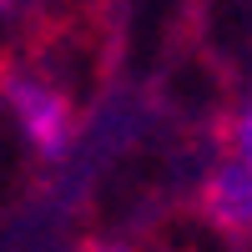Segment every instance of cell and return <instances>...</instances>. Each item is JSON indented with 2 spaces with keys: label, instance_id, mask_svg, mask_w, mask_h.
I'll list each match as a JSON object with an SVG mask.
<instances>
[{
  "label": "cell",
  "instance_id": "cell-1",
  "mask_svg": "<svg viewBox=\"0 0 252 252\" xmlns=\"http://www.w3.org/2000/svg\"><path fill=\"white\" fill-rule=\"evenodd\" d=\"M0 106L10 111L20 141L35 152V161L56 166L71 157V146L81 136V116H76V96L51 71L0 66Z\"/></svg>",
  "mask_w": 252,
  "mask_h": 252
},
{
  "label": "cell",
  "instance_id": "cell-2",
  "mask_svg": "<svg viewBox=\"0 0 252 252\" xmlns=\"http://www.w3.org/2000/svg\"><path fill=\"white\" fill-rule=\"evenodd\" d=\"M197 217L212 227L222 242H252V172L232 157H217L207 161V172L197 182Z\"/></svg>",
  "mask_w": 252,
  "mask_h": 252
},
{
  "label": "cell",
  "instance_id": "cell-3",
  "mask_svg": "<svg viewBox=\"0 0 252 252\" xmlns=\"http://www.w3.org/2000/svg\"><path fill=\"white\" fill-rule=\"evenodd\" d=\"M222 152L252 172V91L232 106V116H227V126H222Z\"/></svg>",
  "mask_w": 252,
  "mask_h": 252
},
{
  "label": "cell",
  "instance_id": "cell-4",
  "mask_svg": "<svg viewBox=\"0 0 252 252\" xmlns=\"http://www.w3.org/2000/svg\"><path fill=\"white\" fill-rule=\"evenodd\" d=\"M71 252H146V247L131 242V237H86V242H76Z\"/></svg>",
  "mask_w": 252,
  "mask_h": 252
},
{
  "label": "cell",
  "instance_id": "cell-5",
  "mask_svg": "<svg viewBox=\"0 0 252 252\" xmlns=\"http://www.w3.org/2000/svg\"><path fill=\"white\" fill-rule=\"evenodd\" d=\"M20 5H26V0H0V26H5V20H15Z\"/></svg>",
  "mask_w": 252,
  "mask_h": 252
}]
</instances>
